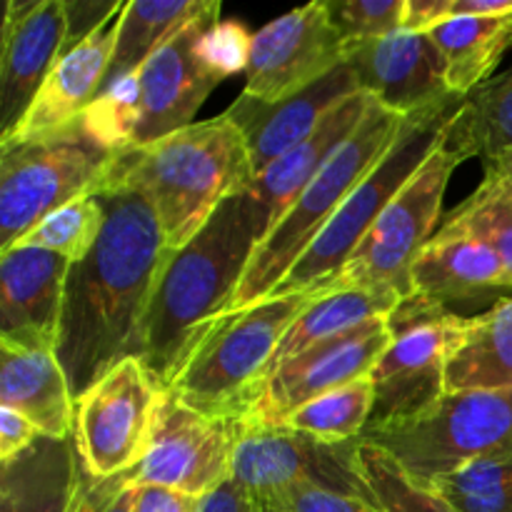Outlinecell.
<instances>
[{
	"instance_id": "7a4b0ae2",
	"label": "cell",
	"mask_w": 512,
	"mask_h": 512,
	"mask_svg": "<svg viewBox=\"0 0 512 512\" xmlns=\"http://www.w3.org/2000/svg\"><path fill=\"white\" fill-rule=\"evenodd\" d=\"M268 230V210L243 190L225 200L188 245L170 250L150 300L140 353L160 385H173L203 335L230 313Z\"/></svg>"
},
{
	"instance_id": "d6986e66",
	"label": "cell",
	"mask_w": 512,
	"mask_h": 512,
	"mask_svg": "<svg viewBox=\"0 0 512 512\" xmlns=\"http://www.w3.org/2000/svg\"><path fill=\"white\" fill-rule=\"evenodd\" d=\"M70 263L30 245L0 253V345L55 353Z\"/></svg>"
},
{
	"instance_id": "3957f363",
	"label": "cell",
	"mask_w": 512,
	"mask_h": 512,
	"mask_svg": "<svg viewBox=\"0 0 512 512\" xmlns=\"http://www.w3.org/2000/svg\"><path fill=\"white\" fill-rule=\"evenodd\" d=\"M248 143L228 115L200 120L153 143L115 153L100 190H135L158 218L170 250L188 245L215 210L253 185Z\"/></svg>"
},
{
	"instance_id": "8992f818",
	"label": "cell",
	"mask_w": 512,
	"mask_h": 512,
	"mask_svg": "<svg viewBox=\"0 0 512 512\" xmlns=\"http://www.w3.org/2000/svg\"><path fill=\"white\" fill-rule=\"evenodd\" d=\"M400 125H403V115L383 108L375 100L363 123L350 135L348 143L300 190V195L285 210L283 218L255 248L253 260L245 270V278L230 310L260 303L283 283L285 275L303 258V253L313 245L320 230L333 220V215L338 213L345 198L353 193L355 185L388 153Z\"/></svg>"
},
{
	"instance_id": "5b68a950",
	"label": "cell",
	"mask_w": 512,
	"mask_h": 512,
	"mask_svg": "<svg viewBox=\"0 0 512 512\" xmlns=\"http://www.w3.org/2000/svg\"><path fill=\"white\" fill-rule=\"evenodd\" d=\"M463 100L465 98H460V95H450V98L438 100V103L428 105L418 113L405 115L388 153L355 185V190L345 198L333 220L320 230L313 245L305 250L303 258L293 265V270L285 275L283 283L268 298L315 295L333 285L350 255L355 253V248L363 243L375 220L388 208L390 200L400 193V188L413 178L415 170L438 148Z\"/></svg>"
},
{
	"instance_id": "9a60e30c",
	"label": "cell",
	"mask_w": 512,
	"mask_h": 512,
	"mask_svg": "<svg viewBox=\"0 0 512 512\" xmlns=\"http://www.w3.org/2000/svg\"><path fill=\"white\" fill-rule=\"evenodd\" d=\"M390 345L388 318H375L350 333L313 345L278 365L263 400L245 425L283 428L285 420L310 400L335 388L370 378Z\"/></svg>"
},
{
	"instance_id": "ffe728a7",
	"label": "cell",
	"mask_w": 512,
	"mask_h": 512,
	"mask_svg": "<svg viewBox=\"0 0 512 512\" xmlns=\"http://www.w3.org/2000/svg\"><path fill=\"white\" fill-rule=\"evenodd\" d=\"M355 93H360L358 80L348 63H343L310 88L278 100V103H260L248 95H238V100L225 110V115L243 133L253 173L258 178L275 160L303 143L335 105Z\"/></svg>"
},
{
	"instance_id": "44dd1931",
	"label": "cell",
	"mask_w": 512,
	"mask_h": 512,
	"mask_svg": "<svg viewBox=\"0 0 512 512\" xmlns=\"http://www.w3.org/2000/svg\"><path fill=\"white\" fill-rule=\"evenodd\" d=\"M118 18L95 30L83 43L65 50L63 58L55 63L43 88L35 95L33 105L20 120L18 128L0 143L30 140L65 128L88 113L90 105L98 100L113 58L115 38H118Z\"/></svg>"
},
{
	"instance_id": "1f68e13d",
	"label": "cell",
	"mask_w": 512,
	"mask_h": 512,
	"mask_svg": "<svg viewBox=\"0 0 512 512\" xmlns=\"http://www.w3.org/2000/svg\"><path fill=\"white\" fill-rule=\"evenodd\" d=\"M375 388L373 380L363 378L355 383L335 388L310 403L300 405L288 420L285 428L298 433L313 435L323 443H348V440L363 438L368 428L370 413H373Z\"/></svg>"
},
{
	"instance_id": "7402d4cb",
	"label": "cell",
	"mask_w": 512,
	"mask_h": 512,
	"mask_svg": "<svg viewBox=\"0 0 512 512\" xmlns=\"http://www.w3.org/2000/svg\"><path fill=\"white\" fill-rule=\"evenodd\" d=\"M375 98L368 93H355L340 105H335L328 115L318 123V128L295 145L293 150L275 160L270 168H265L250 185V195L268 210L270 230L275 228L285 210L293 205L300 190L325 168L330 158L350 140V135L358 130L368 110L373 108ZM268 230V233H270Z\"/></svg>"
},
{
	"instance_id": "d6a6232c",
	"label": "cell",
	"mask_w": 512,
	"mask_h": 512,
	"mask_svg": "<svg viewBox=\"0 0 512 512\" xmlns=\"http://www.w3.org/2000/svg\"><path fill=\"white\" fill-rule=\"evenodd\" d=\"M105 228V205L100 195L90 193L63 205L18 240V245L43 248L60 255L70 265L80 263L98 243Z\"/></svg>"
},
{
	"instance_id": "277c9868",
	"label": "cell",
	"mask_w": 512,
	"mask_h": 512,
	"mask_svg": "<svg viewBox=\"0 0 512 512\" xmlns=\"http://www.w3.org/2000/svg\"><path fill=\"white\" fill-rule=\"evenodd\" d=\"M310 298L280 295L225 313L170 390L198 413L248 423L273 378L280 343Z\"/></svg>"
},
{
	"instance_id": "7bdbcfd3",
	"label": "cell",
	"mask_w": 512,
	"mask_h": 512,
	"mask_svg": "<svg viewBox=\"0 0 512 512\" xmlns=\"http://www.w3.org/2000/svg\"><path fill=\"white\" fill-rule=\"evenodd\" d=\"M198 512H255L245 490L233 478L200 500Z\"/></svg>"
},
{
	"instance_id": "ee69618b",
	"label": "cell",
	"mask_w": 512,
	"mask_h": 512,
	"mask_svg": "<svg viewBox=\"0 0 512 512\" xmlns=\"http://www.w3.org/2000/svg\"><path fill=\"white\" fill-rule=\"evenodd\" d=\"M488 170H500V173L510 175V178H512V153L505 155V158H500L495 165H490Z\"/></svg>"
},
{
	"instance_id": "e0dca14e",
	"label": "cell",
	"mask_w": 512,
	"mask_h": 512,
	"mask_svg": "<svg viewBox=\"0 0 512 512\" xmlns=\"http://www.w3.org/2000/svg\"><path fill=\"white\" fill-rule=\"evenodd\" d=\"M65 0H10L0 40V140L33 105L45 78L68 50Z\"/></svg>"
},
{
	"instance_id": "74e56055",
	"label": "cell",
	"mask_w": 512,
	"mask_h": 512,
	"mask_svg": "<svg viewBox=\"0 0 512 512\" xmlns=\"http://www.w3.org/2000/svg\"><path fill=\"white\" fill-rule=\"evenodd\" d=\"M133 493L135 485L130 483V473L115 475V478H95L83 465L70 512H133Z\"/></svg>"
},
{
	"instance_id": "f1b7e54d",
	"label": "cell",
	"mask_w": 512,
	"mask_h": 512,
	"mask_svg": "<svg viewBox=\"0 0 512 512\" xmlns=\"http://www.w3.org/2000/svg\"><path fill=\"white\" fill-rule=\"evenodd\" d=\"M398 303L400 300L393 295L363 288H330L315 293L285 333L278 350V365L288 363L313 345L350 333L370 320L388 318Z\"/></svg>"
},
{
	"instance_id": "60d3db41",
	"label": "cell",
	"mask_w": 512,
	"mask_h": 512,
	"mask_svg": "<svg viewBox=\"0 0 512 512\" xmlns=\"http://www.w3.org/2000/svg\"><path fill=\"white\" fill-rule=\"evenodd\" d=\"M200 500L178 490L140 485L133 493V512H198Z\"/></svg>"
},
{
	"instance_id": "d590c367",
	"label": "cell",
	"mask_w": 512,
	"mask_h": 512,
	"mask_svg": "<svg viewBox=\"0 0 512 512\" xmlns=\"http://www.w3.org/2000/svg\"><path fill=\"white\" fill-rule=\"evenodd\" d=\"M405 3L408 0H328L325 5L345 43H353L403 30Z\"/></svg>"
},
{
	"instance_id": "2e32d148",
	"label": "cell",
	"mask_w": 512,
	"mask_h": 512,
	"mask_svg": "<svg viewBox=\"0 0 512 512\" xmlns=\"http://www.w3.org/2000/svg\"><path fill=\"white\" fill-rule=\"evenodd\" d=\"M218 15L220 10H215L190 23L138 70L140 95L130 145L153 143L195 123L200 105L223 80L205 65L198 50L200 38L218 23Z\"/></svg>"
},
{
	"instance_id": "484cf974",
	"label": "cell",
	"mask_w": 512,
	"mask_h": 512,
	"mask_svg": "<svg viewBox=\"0 0 512 512\" xmlns=\"http://www.w3.org/2000/svg\"><path fill=\"white\" fill-rule=\"evenodd\" d=\"M215 10H220L218 0H130L125 3L120 10L118 38H115L103 90L138 73L180 30Z\"/></svg>"
},
{
	"instance_id": "836d02e7",
	"label": "cell",
	"mask_w": 512,
	"mask_h": 512,
	"mask_svg": "<svg viewBox=\"0 0 512 512\" xmlns=\"http://www.w3.org/2000/svg\"><path fill=\"white\" fill-rule=\"evenodd\" d=\"M360 463L383 512H455L438 490L418 483L378 445L360 440Z\"/></svg>"
},
{
	"instance_id": "8fae6325",
	"label": "cell",
	"mask_w": 512,
	"mask_h": 512,
	"mask_svg": "<svg viewBox=\"0 0 512 512\" xmlns=\"http://www.w3.org/2000/svg\"><path fill=\"white\" fill-rule=\"evenodd\" d=\"M233 480L255 510H275L285 493L318 488L378 503L360 463V440L323 443L293 428L240 423Z\"/></svg>"
},
{
	"instance_id": "d4e9b609",
	"label": "cell",
	"mask_w": 512,
	"mask_h": 512,
	"mask_svg": "<svg viewBox=\"0 0 512 512\" xmlns=\"http://www.w3.org/2000/svg\"><path fill=\"white\" fill-rule=\"evenodd\" d=\"M503 288H512L508 268L495 250L473 238L435 233L413 265V293L435 303L478 298Z\"/></svg>"
},
{
	"instance_id": "52a82bcc",
	"label": "cell",
	"mask_w": 512,
	"mask_h": 512,
	"mask_svg": "<svg viewBox=\"0 0 512 512\" xmlns=\"http://www.w3.org/2000/svg\"><path fill=\"white\" fill-rule=\"evenodd\" d=\"M115 153L83 118L40 138L0 143V253L50 213L95 193Z\"/></svg>"
},
{
	"instance_id": "9c48e42d",
	"label": "cell",
	"mask_w": 512,
	"mask_h": 512,
	"mask_svg": "<svg viewBox=\"0 0 512 512\" xmlns=\"http://www.w3.org/2000/svg\"><path fill=\"white\" fill-rule=\"evenodd\" d=\"M360 440L383 448L430 488L478 460L512 455V388L445 393L420 418Z\"/></svg>"
},
{
	"instance_id": "ab89813d",
	"label": "cell",
	"mask_w": 512,
	"mask_h": 512,
	"mask_svg": "<svg viewBox=\"0 0 512 512\" xmlns=\"http://www.w3.org/2000/svg\"><path fill=\"white\" fill-rule=\"evenodd\" d=\"M38 438L40 430L28 418L10 408H0V463L25 453Z\"/></svg>"
},
{
	"instance_id": "6da1fadb",
	"label": "cell",
	"mask_w": 512,
	"mask_h": 512,
	"mask_svg": "<svg viewBox=\"0 0 512 512\" xmlns=\"http://www.w3.org/2000/svg\"><path fill=\"white\" fill-rule=\"evenodd\" d=\"M105 228L65 278L55 358L73 400L123 360L140 358L150 300L170 248L148 200L135 190H100Z\"/></svg>"
},
{
	"instance_id": "30bf717a",
	"label": "cell",
	"mask_w": 512,
	"mask_h": 512,
	"mask_svg": "<svg viewBox=\"0 0 512 512\" xmlns=\"http://www.w3.org/2000/svg\"><path fill=\"white\" fill-rule=\"evenodd\" d=\"M460 163L463 155L440 140L438 148L375 220L330 288L375 290L398 300L413 295V265L435 238L445 190Z\"/></svg>"
},
{
	"instance_id": "ac0fdd59",
	"label": "cell",
	"mask_w": 512,
	"mask_h": 512,
	"mask_svg": "<svg viewBox=\"0 0 512 512\" xmlns=\"http://www.w3.org/2000/svg\"><path fill=\"white\" fill-rule=\"evenodd\" d=\"M345 63L363 93L403 118L455 95L445 83L443 55L428 33L403 28L385 38L353 40L345 45Z\"/></svg>"
},
{
	"instance_id": "f6af8a7d",
	"label": "cell",
	"mask_w": 512,
	"mask_h": 512,
	"mask_svg": "<svg viewBox=\"0 0 512 512\" xmlns=\"http://www.w3.org/2000/svg\"><path fill=\"white\" fill-rule=\"evenodd\" d=\"M255 512H280V510H255Z\"/></svg>"
},
{
	"instance_id": "8d00e7d4",
	"label": "cell",
	"mask_w": 512,
	"mask_h": 512,
	"mask_svg": "<svg viewBox=\"0 0 512 512\" xmlns=\"http://www.w3.org/2000/svg\"><path fill=\"white\" fill-rule=\"evenodd\" d=\"M250 48H253V35L238 20H223V23L218 20L205 30L198 43L200 58L223 80L240 70H248Z\"/></svg>"
},
{
	"instance_id": "ba28073f",
	"label": "cell",
	"mask_w": 512,
	"mask_h": 512,
	"mask_svg": "<svg viewBox=\"0 0 512 512\" xmlns=\"http://www.w3.org/2000/svg\"><path fill=\"white\" fill-rule=\"evenodd\" d=\"M473 318L413 293L388 315L390 345L370 373L373 413L363 435L398 428L428 413L445 395V368Z\"/></svg>"
},
{
	"instance_id": "4316f807",
	"label": "cell",
	"mask_w": 512,
	"mask_h": 512,
	"mask_svg": "<svg viewBox=\"0 0 512 512\" xmlns=\"http://www.w3.org/2000/svg\"><path fill=\"white\" fill-rule=\"evenodd\" d=\"M428 35L445 60L448 90L468 98L473 90L488 83L490 73L512 45V15H455Z\"/></svg>"
},
{
	"instance_id": "4dcf8cb0",
	"label": "cell",
	"mask_w": 512,
	"mask_h": 512,
	"mask_svg": "<svg viewBox=\"0 0 512 512\" xmlns=\"http://www.w3.org/2000/svg\"><path fill=\"white\" fill-rule=\"evenodd\" d=\"M438 235L473 238L498 253L512 278V178L488 170L483 185L453 210Z\"/></svg>"
},
{
	"instance_id": "7c38bea8",
	"label": "cell",
	"mask_w": 512,
	"mask_h": 512,
	"mask_svg": "<svg viewBox=\"0 0 512 512\" xmlns=\"http://www.w3.org/2000/svg\"><path fill=\"white\" fill-rule=\"evenodd\" d=\"M165 390L143 360L128 358L75 400L73 440L90 475L115 478L143 460Z\"/></svg>"
},
{
	"instance_id": "f546056e",
	"label": "cell",
	"mask_w": 512,
	"mask_h": 512,
	"mask_svg": "<svg viewBox=\"0 0 512 512\" xmlns=\"http://www.w3.org/2000/svg\"><path fill=\"white\" fill-rule=\"evenodd\" d=\"M445 145L485 168L512 153V70L495 75L468 95L445 130Z\"/></svg>"
},
{
	"instance_id": "e575fe53",
	"label": "cell",
	"mask_w": 512,
	"mask_h": 512,
	"mask_svg": "<svg viewBox=\"0 0 512 512\" xmlns=\"http://www.w3.org/2000/svg\"><path fill=\"white\" fill-rule=\"evenodd\" d=\"M455 512H512V455L478 460L430 485Z\"/></svg>"
},
{
	"instance_id": "4fadbf2b",
	"label": "cell",
	"mask_w": 512,
	"mask_h": 512,
	"mask_svg": "<svg viewBox=\"0 0 512 512\" xmlns=\"http://www.w3.org/2000/svg\"><path fill=\"white\" fill-rule=\"evenodd\" d=\"M240 423L213 418L165 390L155 410L148 450L130 473V483L155 485L205 498L233 478Z\"/></svg>"
},
{
	"instance_id": "b9f144b4",
	"label": "cell",
	"mask_w": 512,
	"mask_h": 512,
	"mask_svg": "<svg viewBox=\"0 0 512 512\" xmlns=\"http://www.w3.org/2000/svg\"><path fill=\"white\" fill-rule=\"evenodd\" d=\"M453 0H408L405 3V30L413 33H430L440 23L450 20Z\"/></svg>"
},
{
	"instance_id": "83f0119b",
	"label": "cell",
	"mask_w": 512,
	"mask_h": 512,
	"mask_svg": "<svg viewBox=\"0 0 512 512\" xmlns=\"http://www.w3.org/2000/svg\"><path fill=\"white\" fill-rule=\"evenodd\" d=\"M512 388V298L473 318L445 368V393Z\"/></svg>"
},
{
	"instance_id": "603a6c76",
	"label": "cell",
	"mask_w": 512,
	"mask_h": 512,
	"mask_svg": "<svg viewBox=\"0 0 512 512\" xmlns=\"http://www.w3.org/2000/svg\"><path fill=\"white\" fill-rule=\"evenodd\" d=\"M0 348V408L28 418L45 438H73L75 400L55 353Z\"/></svg>"
},
{
	"instance_id": "5bb4252c",
	"label": "cell",
	"mask_w": 512,
	"mask_h": 512,
	"mask_svg": "<svg viewBox=\"0 0 512 512\" xmlns=\"http://www.w3.org/2000/svg\"><path fill=\"white\" fill-rule=\"evenodd\" d=\"M345 38L325 3H308L253 33L243 95L278 103L345 63Z\"/></svg>"
},
{
	"instance_id": "f35d334b",
	"label": "cell",
	"mask_w": 512,
	"mask_h": 512,
	"mask_svg": "<svg viewBox=\"0 0 512 512\" xmlns=\"http://www.w3.org/2000/svg\"><path fill=\"white\" fill-rule=\"evenodd\" d=\"M280 512H383L378 503L318 488H295L278 503Z\"/></svg>"
},
{
	"instance_id": "cb8c5ba5",
	"label": "cell",
	"mask_w": 512,
	"mask_h": 512,
	"mask_svg": "<svg viewBox=\"0 0 512 512\" xmlns=\"http://www.w3.org/2000/svg\"><path fill=\"white\" fill-rule=\"evenodd\" d=\"M80 470L73 438L40 435L25 453L0 463V512H70Z\"/></svg>"
}]
</instances>
